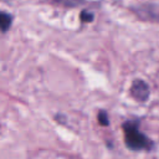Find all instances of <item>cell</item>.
I'll use <instances>...</instances> for the list:
<instances>
[{
  "label": "cell",
  "instance_id": "cell-1",
  "mask_svg": "<svg viewBox=\"0 0 159 159\" xmlns=\"http://www.w3.org/2000/svg\"><path fill=\"white\" fill-rule=\"evenodd\" d=\"M124 142L130 150H149L153 147V142L139 130L138 120H128L123 124Z\"/></svg>",
  "mask_w": 159,
  "mask_h": 159
},
{
  "label": "cell",
  "instance_id": "cell-2",
  "mask_svg": "<svg viewBox=\"0 0 159 159\" xmlns=\"http://www.w3.org/2000/svg\"><path fill=\"white\" fill-rule=\"evenodd\" d=\"M130 94L137 101L145 102L149 98V94H150L149 86L143 80H139V78L138 80H134L132 82V86H130Z\"/></svg>",
  "mask_w": 159,
  "mask_h": 159
},
{
  "label": "cell",
  "instance_id": "cell-5",
  "mask_svg": "<svg viewBox=\"0 0 159 159\" xmlns=\"http://www.w3.org/2000/svg\"><path fill=\"white\" fill-rule=\"evenodd\" d=\"M98 120H99V123H101L102 125H108V124H109V120H108V114H107V112L101 111V112L98 113Z\"/></svg>",
  "mask_w": 159,
  "mask_h": 159
},
{
  "label": "cell",
  "instance_id": "cell-3",
  "mask_svg": "<svg viewBox=\"0 0 159 159\" xmlns=\"http://www.w3.org/2000/svg\"><path fill=\"white\" fill-rule=\"evenodd\" d=\"M11 22H12V17L6 12L0 11V30L1 31H7L11 26Z\"/></svg>",
  "mask_w": 159,
  "mask_h": 159
},
{
  "label": "cell",
  "instance_id": "cell-7",
  "mask_svg": "<svg viewBox=\"0 0 159 159\" xmlns=\"http://www.w3.org/2000/svg\"><path fill=\"white\" fill-rule=\"evenodd\" d=\"M57 2H61L63 5H67V6H76L81 0H56Z\"/></svg>",
  "mask_w": 159,
  "mask_h": 159
},
{
  "label": "cell",
  "instance_id": "cell-6",
  "mask_svg": "<svg viewBox=\"0 0 159 159\" xmlns=\"http://www.w3.org/2000/svg\"><path fill=\"white\" fill-rule=\"evenodd\" d=\"M94 19V15L89 11H82L81 12V20L84 21V22H91L92 20Z\"/></svg>",
  "mask_w": 159,
  "mask_h": 159
},
{
  "label": "cell",
  "instance_id": "cell-4",
  "mask_svg": "<svg viewBox=\"0 0 159 159\" xmlns=\"http://www.w3.org/2000/svg\"><path fill=\"white\" fill-rule=\"evenodd\" d=\"M145 16H150L153 20L159 21V9L157 6H150V7H145Z\"/></svg>",
  "mask_w": 159,
  "mask_h": 159
}]
</instances>
